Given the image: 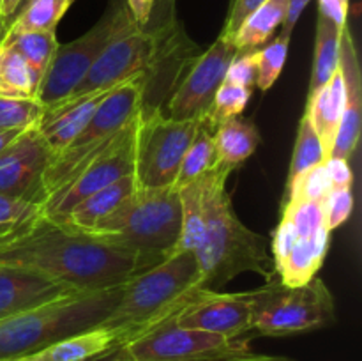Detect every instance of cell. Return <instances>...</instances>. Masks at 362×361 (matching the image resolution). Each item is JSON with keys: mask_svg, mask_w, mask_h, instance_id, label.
<instances>
[{"mask_svg": "<svg viewBox=\"0 0 362 361\" xmlns=\"http://www.w3.org/2000/svg\"><path fill=\"white\" fill-rule=\"evenodd\" d=\"M126 6L129 9V14L134 23H136V27L144 28L151 21L156 7V0H127Z\"/></svg>", "mask_w": 362, "mask_h": 361, "instance_id": "42", "label": "cell"}, {"mask_svg": "<svg viewBox=\"0 0 362 361\" xmlns=\"http://www.w3.org/2000/svg\"><path fill=\"white\" fill-rule=\"evenodd\" d=\"M131 20L133 18H131L126 4H115L81 38L66 42V45H59L41 84H39L35 99L45 108H52V106L66 101L71 92L88 73L99 53L115 38L117 32Z\"/></svg>", "mask_w": 362, "mask_h": 361, "instance_id": "11", "label": "cell"}, {"mask_svg": "<svg viewBox=\"0 0 362 361\" xmlns=\"http://www.w3.org/2000/svg\"><path fill=\"white\" fill-rule=\"evenodd\" d=\"M136 191V183H134L133 173L115 180L110 186L95 191L90 197L83 198L78 205H74L66 216L62 223L76 227L80 230H88L98 225L103 218L112 214L127 197Z\"/></svg>", "mask_w": 362, "mask_h": 361, "instance_id": "23", "label": "cell"}, {"mask_svg": "<svg viewBox=\"0 0 362 361\" xmlns=\"http://www.w3.org/2000/svg\"><path fill=\"white\" fill-rule=\"evenodd\" d=\"M288 45L290 35L279 32L264 48H258L257 87L260 91H269L278 81L288 55Z\"/></svg>", "mask_w": 362, "mask_h": 361, "instance_id": "35", "label": "cell"}, {"mask_svg": "<svg viewBox=\"0 0 362 361\" xmlns=\"http://www.w3.org/2000/svg\"><path fill=\"white\" fill-rule=\"evenodd\" d=\"M16 361H27V360H25V357H20V360H16Z\"/></svg>", "mask_w": 362, "mask_h": 361, "instance_id": "52", "label": "cell"}, {"mask_svg": "<svg viewBox=\"0 0 362 361\" xmlns=\"http://www.w3.org/2000/svg\"><path fill=\"white\" fill-rule=\"evenodd\" d=\"M349 0H318V14L331 20L338 28H345L349 23Z\"/></svg>", "mask_w": 362, "mask_h": 361, "instance_id": "41", "label": "cell"}, {"mask_svg": "<svg viewBox=\"0 0 362 361\" xmlns=\"http://www.w3.org/2000/svg\"><path fill=\"white\" fill-rule=\"evenodd\" d=\"M332 183L329 179L325 161L313 168L300 173L288 188H285V197H283V205L292 200H306L324 204L327 195L331 193Z\"/></svg>", "mask_w": 362, "mask_h": 361, "instance_id": "33", "label": "cell"}, {"mask_svg": "<svg viewBox=\"0 0 362 361\" xmlns=\"http://www.w3.org/2000/svg\"><path fill=\"white\" fill-rule=\"evenodd\" d=\"M20 133L21 131H0V152H2V149L6 147V145H9Z\"/></svg>", "mask_w": 362, "mask_h": 361, "instance_id": "46", "label": "cell"}, {"mask_svg": "<svg viewBox=\"0 0 362 361\" xmlns=\"http://www.w3.org/2000/svg\"><path fill=\"white\" fill-rule=\"evenodd\" d=\"M6 30H7V28L4 27V25H0V41H2L4 35H6Z\"/></svg>", "mask_w": 362, "mask_h": 361, "instance_id": "50", "label": "cell"}, {"mask_svg": "<svg viewBox=\"0 0 362 361\" xmlns=\"http://www.w3.org/2000/svg\"><path fill=\"white\" fill-rule=\"evenodd\" d=\"M327 159L324 149H322L318 134L315 133L313 126L308 120L306 115H303L299 122V130H297V140L293 145L292 161H290L288 177H286V188L306 170L313 168V166L320 165Z\"/></svg>", "mask_w": 362, "mask_h": 361, "instance_id": "31", "label": "cell"}, {"mask_svg": "<svg viewBox=\"0 0 362 361\" xmlns=\"http://www.w3.org/2000/svg\"><path fill=\"white\" fill-rule=\"evenodd\" d=\"M311 0H288V7H286V16L281 25V34L292 35L293 28H296L297 21H299L300 14L306 9V6Z\"/></svg>", "mask_w": 362, "mask_h": 361, "instance_id": "43", "label": "cell"}, {"mask_svg": "<svg viewBox=\"0 0 362 361\" xmlns=\"http://www.w3.org/2000/svg\"><path fill=\"white\" fill-rule=\"evenodd\" d=\"M110 92H99V94L71 99V101H64L60 105L52 106V108H45L35 127H37L45 144L49 147L52 154H59L67 144L73 142V138L83 130L85 124L94 115L99 103Z\"/></svg>", "mask_w": 362, "mask_h": 361, "instance_id": "19", "label": "cell"}, {"mask_svg": "<svg viewBox=\"0 0 362 361\" xmlns=\"http://www.w3.org/2000/svg\"><path fill=\"white\" fill-rule=\"evenodd\" d=\"M198 290L202 287L197 257L193 251L179 250L127 280L120 301L103 326L122 329L133 340L179 311Z\"/></svg>", "mask_w": 362, "mask_h": 361, "instance_id": "5", "label": "cell"}, {"mask_svg": "<svg viewBox=\"0 0 362 361\" xmlns=\"http://www.w3.org/2000/svg\"><path fill=\"white\" fill-rule=\"evenodd\" d=\"M85 361H131V360L126 353V345H120L112 350H106V353L99 354V356L88 357V360Z\"/></svg>", "mask_w": 362, "mask_h": 361, "instance_id": "45", "label": "cell"}, {"mask_svg": "<svg viewBox=\"0 0 362 361\" xmlns=\"http://www.w3.org/2000/svg\"><path fill=\"white\" fill-rule=\"evenodd\" d=\"M339 71L343 78V113L339 120V130L336 134L332 154L334 158L350 159L359 145L361 122H362V74L359 55L350 25L341 30L339 39Z\"/></svg>", "mask_w": 362, "mask_h": 361, "instance_id": "17", "label": "cell"}, {"mask_svg": "<svg viewBox=\"0 0 362 361\" xmlns=\"http://www.w3.org/2000/svg\"><path fill=\"white\" fill-rule=\"evenodd\" d=\"M341 30L331 20L318 14L317 21V38H315V55H313V71H311V81L308 94L324 87L334 71L338 69L339 62V39Z\"/></svg>", "mask_w": 362, "mask_h": 361, "instance_id": "25", "label": "cell"}, {"mask_svg": "<svg viewBox=\"0 0 362 361\" xmlns=\"http://www.w3.org/2000/svg\"><path fill=\"white\" fill-rule=\"evenodd\" d=\"M324 204L292 200L283 205L281 222L272 237L274 276L288 287H299L317 276L329 246Z\"/></svg>", "mask_w": 362, "mask_h": 361, "instance_id": "8", "label": "cell"}, {"mask_svg": "<svg viewBox=\"0 0 362 361\" xmlns=\"http://www.w3.org/2000/svg\"><path fill=\"white\" fill-rule=\"evenodd\" d=\"M78 290L30 269L0 265V321L52 301L73 296Z\"/></svg>", "mask_w": 362, "mask_h": 361, "instance_id": "18", "label": "cell"}, {"mask_svg": "<svg viewBox=\"0 0 362 361\" xmlns=\"http://www.w3.org/2000/svg\"><path fill=\"white\" fill-rule=\"evenodd\" d=\"M74 0H30L11 21L7 32H55Z\"/></svg>", "mask_w": 362, "mask_h": 361, "instance_id": "29", "label": "cell"}, {"mask_svg": "<svg viewBox=\"0 0 362 361\" xmlns=\"http://www.w3.org/2000/svg\"><path fill=\"white\" fill-rule=\"evenodd\" d=\"M237 55L232 41L219 35L204 53L194 57L166 103V117L173 120H202L211 110L230 62Z\"/></svg>", "mask_w": 362, "mask_h": 361, "instance_id": "13", "label": "cell"}, {"mask_svg": "<svg viewBox=\"0 0 362 361\" xmlns=\"http://www.w3.org/2000/svg\"><path fill=\"white\" fill-rule=\"evenodd\" d=\"M0 265L42 273L78 292L122 285L147 269L133 251L69 223L53 222L41 211L0 234Z\"/></svg>", "mask_w": 362, "mask_h": 361, "instance_id": "1", "label": "cell"}, {"mask_svg": "<svg viewBox=\"0 0 362 361\" xmlns=\"http://www.w3.org/2000/svg\"><path fill=\"white\" fill-rule=\"evenodd\" d=\"M175 314L126 343L131 361H233L255 354L243 338L182 328Z\"/></svg>", "mask_w": 362, "mask_h": 361, "instance_id": "10", "label": "cell"}, {"mask_svg": "<svg viewBox=\"0 0 362 361\" xmlns=\"http://www.w3.org/2000/svg\"><path fill=\"white\" fill-rule=\"evenodd\" d=\"M354 191L352 188H332L331 193L324 200L325 223L329 230L341 227L352 216Z\"/></svg>", "mask_w": 362, "mask_h": 361, "instance_id": "36", "label": "cell"}, {"mask_svg": "<svg viewBox=\"0 0 362 361\" xmlns=\"http://www.w3.org/2000/svg\"><path fill=\"white\" fill-rule=\"evenodd\" d=\"M4 45H9L11 48L16 50L34 74L37 76L39 84H41L42 76H45L46 69H48L49 62H52L53 55H55L57 48H59V41H57L55 32H7L2 39Z\"/></svg>", "mask_w": 362, "mask_h": 361, "instance_id": "27", "label": "cell"}, {"mask_svg": "<svg viewBox=\"0 0 362 361\" xmlns=\"http://www.w3.org/2000/svg\"><path fill=\"white\" fill-rule=\"evenodd\" d=\"M131 342L129 333L122 329H113L99 326V328L88 329V331L78 333V335L64 338L46 349L25 356L27 361H85L88 357L99 356V354L112 350L115 347L126 345Z\"/></svg>", "mask_w": 362, "mask_h": 361, "instance_id": "20", "label": "cell"}, {"mask_svg": "<svg viewBox=\"0 0 362 361\" xmlns=\"http://www.w3.org/2000/svg\"><path fill=\"white\" fill-rule=\"evenodd\" d=\"M45 106L35 98L0 96V131H23L35 126Z\"/></svg>", "mask_w": 362, "mask_h": 361, "instance_id": "32", "label": "cell"}, {"mask_svg": "<svg viewBox=\"0 0 362 361\" xmlns=\"http://www.w3.org/2000/svg\"><path fill=\"white\" fill-rule=\"evenodd\" d=\"M87 232L133 251L145 268H152L179 251L182 234L179 190H136Z\"/></svg>", "mask_w": 362, "mask_h": 361, "instance_id": "4", "label": "cell"}, {"mask_svg": "<svg viewBox=\"0 0 362 361\" xmlns=\"http://www.w3.org/2000/svg\"><path fill=\"white\" fill-rule=\"evenodd\" d=\"M260 142L262 137L253 120L244 119L240 115L225 120L214 131V147L218 165L230 168L233 172V168H237L240 163H244L255 154Z\"/></svg>", "mask_w": 362, "mask_h": 361, "instance_id": "22", "label": "cell"}, {"mask_svg": "<svg viewBox=\"0 0 362 361\" xmlns=\"http://www.w3.org/2000/svg\"><path fill=\"white\" fill-rule=\"evenodd\" d=\"M0 96H9V98H20V96H16L13 91H9V88H7L6 85H4L2 78H0Z\"/></svg>", "mask_w": 362, "mask_h": 361, "instance_id": "48", "label": "cell"}, {"mask_svg": "<svg viewBox=\"0 0 362 361\" xmlns=\"http://www.w3.org/2000/svg\"><path fill=\"white\" fill-rule=\"evenodd\" d=\"M271 361H292V360H288V357H281V356H272Z\"/></svg>", "mask_w": 362, "mask_h": 361, "instance_id": "49", "label": "cell"}, {"mask_svg": "<svg viewBox=\"0 0 362 361\" xmlns=\"http://www.w3.org/2000/svg\"><path fill=\"white\" fill-rule=\"evenodd\" d=\"M145 78H134L113 88L95 108L83 130L59 154L52 156L42 176V202L66 186L85 166L106 151L141 112Z\"/></svg>", "mask_w": 362, "mask_h": 361, "instance_id": "6", "label": "cell"}, {"mask_svg": "<svg viewBox=\"0 0 362 361\" xmlns=\"http://www.w3.org/2000/svg\"><path fill=\"white\" fill-rule=\"evenodd\" d=\"M182 328L214 333L225 338H240L253 329V308L250 292L219 294L218 290H198L175 314Z\"/></svg>", "mask_w": 362, "mask_h": 361, "instance_id": "16", "label": "cell"}, {"mask_svg": "<svg viewBox=\"0 0 362 361\" xmlns=\"http://www.w3.org/2000/svg\"><path fill=\"white\" fill-rule=\"evenodd\" d=\"M272 356H262V354H253L250 357H244V360H237V361H271Z\"/></svg>", "mask_w": 362, "mask_h": 361, "instance_id": "47", "label": "cell"}, {"mask_svg": "<svg viewBox=\"0 0 362 361\" xmlns=\"http://www.w3.org/2000/svg\"><path fill=\"white\" fill-rule=\"evenodd\" d=\"M325 168H327L332 188H352L354 173L352 168H350L349 159L331 156V158L325 159Z\"/></svg>", "mask_w": 362, "mask_h": 361, "instance_id": "40", "label": "cell"}, {"mask_svg": "<svg viewBox=\"0 0 362 361\" xmlns=\"http://www.w3.org/2000/svg\"><path fill=\"white\" fill-rule=\"evenodd\" d=\"M138 117L140 113L103 154H99L90 165L85 166L66 186L60 188L57 193L42 202V216L62 223L71 209L80 204L83 198L133 173V134Z\"/></svg>", "mask_w": 362, "mask_h": 361, "instance_id": "14", "label": "cell"}, {"mask_svg": "<svg viewBox=\"0 0 362 361\" xmlns=\"http://www.w3.org/2000/svg\"><path fill=\"white\" fill-rule=\"evenodd\" d=\"M41 211L37 204H30L25 200H16L6 195H0V234L7 232L13 227L21 225Z\"/></svg>", "mask_w": 362, "mask_h": 361, "instance_id": "38", "label": "cell"}, {"mask_svg": "<svg viewBox=\"0 0 362 361\" xmlns=\"http://www.w3.org/2000/svg\"><path fill=\"white\" fill-rule=\"evenodd\" d=\"M251 94H253V91H250V88L240 87V85L225 80L219 85L218 92H216L214 99H212L211 110H209L205 119L212 126L218 127L225 120L239 117L244 112L247 103H250Z\"/></svg>", "mask_w": 362, "mask_h": 361, "instance_id": "34", "label": "cell"}, {"mask_svg": "<svg viewBox=\"0 0 362 361\" xmlns=\"http://www.w3.org/2000/svg\"><path fill=\"white\" fill-rule=\"evenodd\" d=\"M122 285L76 292L0 321V361H16L64 338L103 326L122 296Z\"/></svg>", "mask_w": 362, "mask_h": 361, "instance_id": "3", "label": "cell"}, {"mask_svg": "<svg viewBox=\"0 0 362 361\" xmlns=\"http://www.w3.org/2000/svg\"><path fill=\"white\" fill-rule=\"evenodd\" d=\"M288 0H265L240 23L230 39L237 52L258 50L271 39L276 28L281 27L286 16Z\"/></svg>", "mask_w": 362, "mask_h": 361, "instance_id": "24", "label": "cell"}, {"mask_svg": "<svg viewBox=\"0 0 362 361\" xmlns=\"http://www.w3.org/2000/svg\"><path fill=\"white\" fill-rule=\"evenodd\" d=\"M232 170L216 165L204 173L205 227L194 251L200 268V287L218 290L243 273L274 278V265L260 234L247 229L235 214L226 179Z\"/></svg>", "mask_w": 362, "mask_h": 361, "instance_id": "2", "label": "cell"}, {"mask_svg": "<svg viewBox=\"0 0 362 361\" xmlns=\"http://www.w3.org/2000/svg\"><path fill=\"white\" fill-rule=\"evenodd\" d=\"M197 127L198 120H173L161 108L141 110L133 134L136 190L175 188L180 165Z\"/></svg>", "mask_w": 362, "mask_h": 361, "instance_id": "9", "label": "cell"}, {"mask_svg": "<svg viewBox=\"0 0 362 361\" xmlns=\"http://www.w3.org/2000/svg\"><path fill=\"white\" fill-rule=\"evenodd\" d=\"M20 4L21 0H0V25H4L6 28L9 27L20 9Z\"/></svg>", "mask_w": 362, "mask_h": 361, "instance_id": "44", "label": "cell"}, {"mask_svg": "<svg viewBox=\"0 0 362 361\" xmlns=\"http://www.w3.org/2000/svg\"><path fill=\"white\" fill-rule=\"evenodd\" d=\"M28 2H30V0H21V4H20V9H18V13H20V11H21V9H23V7H25V6H27V4H28ZM18 13H16V14H18Z\"/></svg>", "mask_w": 362, "mask_h": 361, "instance_id": "51", "label": "cell"}, {"mask_svg": "<svg viewBox=\"0 0 362 361\" xmlns=\"http://www.w3.org/2000/svg\"><path fill=\"white\" fill-rule=\"evenodd\" d=\"M343 98H345V91H343V78L339 67L334 71L331 80L324 87L315 91L313 94H308L304 115L308 117L315 133L318 134V140H320L322 149H324L327 158H331L336 134H338L339 130V120H341L343 113Z\"/></svg>", "mask_w": 362, "mask_h": 361, "instance_id": "21", "label": "cell"}, {"mask_svg": "<svg viewBox=\"0 0 362 361\" xmlns=\"http://www.w3.org/2000/svg\"><path fill=\"white\" fill-rule=\"evenodd\" d=\"M257 73H258V50H251V52H237L230 62L228 71H226V81L246 87L253 91L257 85Z\"/></svg>", "mask_w": 362, "mask_h": 361, "instance_id": "37", "label": "cell"}, {"mask_svg": "<svg viewBox=\"0 0 362 361\" xmlns=\"http://www.w3.org/2000/svg\"><path fill=\"white\" fill-rule=\"evenodd\" d=\"M0 78L9 91L20 98H35L39 80L27 60L9 45L0 41Z\"/></svg>", "mask_w": 362, "mask_h": 361, "instance_id": "30", "label": "cell"}, {"mask_svg": "<svg viewBox=\"0 0 362 361\" xmlns=\"http://www.w3.org/2000/svg\"><path fill=\"white\" fill-rule=\"evenodd\" d=\"M156 45V28H151L148 23L140 28L133 20L127 21L99 53L88 73L66 101L110 92L134 78H147L154 64Z\"/></svg>", "mask_w": 362, "mask_h": 361, "instance_id": "12", "label": "cell"}, {"mask_svg": "<svg viewBox=\"0 0 362 361\" xmlns=\"http://www.w3.org/2000/svg\"><path fill=\"white\" fill-rule=\"evenodd\" d=\"M253 329L265 336H290L315 331L336 322V304L324 280H310L299 287H288L278 278L251 290Z\"/></svg>", "mask_w": 362, "mask_h": 361, "instance_id": "7", "label": "cell"}, {"mask_svg": "<svg viewBox=\"0 0 362 361\" xmlns=\"http://www.w3.org/2000/svg\"><path fill=\"white\" fill-rule=\"evenodd\" d=\"M265 0H233L232 7H230L228 18L225 21V27H223L221 34L225 39H232L233 34H235L237 28L240 27L244 20L257 9L258 6H262Z\"/></svg>", "mask_w": 362, "mask_h": 361, "instance_id": "39", "label": "cell"}, {"mask_svg": "<svg viewBox=\"0 0 362 361\" xmlns=\"http://www.w3.org/2000/svg\"><path fill=\"white\" fill-rule=\"evenodd\" d=\"M233 361H237V360H233Z\"/></svg>", "mask_w": 362, "mask_h": 361, "instance_id": "53", "label": "cell"}, {"mask_svg": "<svg viewBox=\"0 0 362 361\" xmlns=\"http://www.w3.org/2000/svg\"><path fill=\"white\" fill-rule=\"evenodd\" d=\"M204 183V176H200L186 186L179 188L180 207H182V234H180L179 250L194 253L202 243L205 227Z\"/></svg>", "mask_w": 362, "mask_h": 361, "instance_id": "28", "label": "cell"}, {"mask_svg": "<svg viewBox=\"0 0 362 361\" xmlns=\"http://www.w3.org/2000/svg\"><path fill=\"white\" fill-rule=\"evenodd\" d=\"M52 151L32 126L0 152V195L42 205V176Z\"/></svg>", "mask_w": 362, "mask_h": 361, "instance_id": "15", "label": "cell"}, {"mask_svg": "<svg viewBox=\"0 0 362 361\" xmlns=\"http://www.w3.org/2000/svg\"><path fill=\"white\" fill-rule=\"evenodd\" d=\"M214 131L216 126H212L205 117L198 120L197 133H194L193 142L187 147L182 165H180L179 176H177L175 190L186 186L191 180L204 176L205 172H209V170L218 165L214 147Z\"/></svg>", "mask_w": 362, "mask_h": 361, "instance_id": "26", "label": "cell"}]
</instances>
